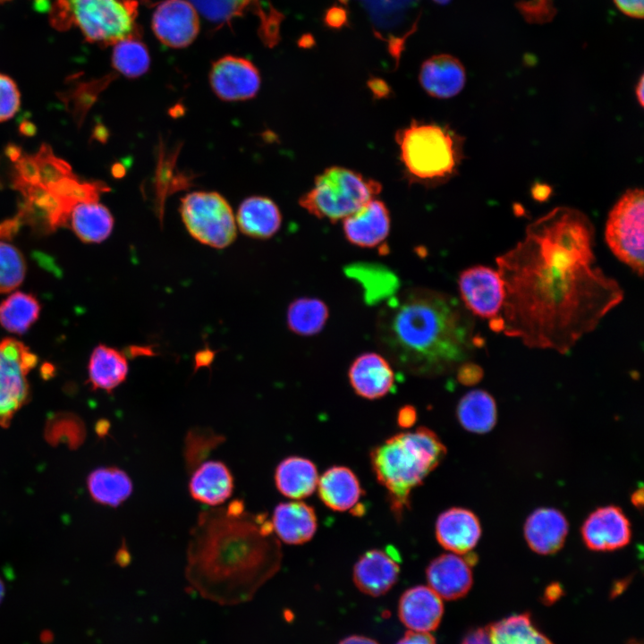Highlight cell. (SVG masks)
I'll use <instances>...</instances> for the list:
<instances>
[{
  "mask_svg": "<svg viewBox=\"0 0 644 644\" xmlns=\"http://www.w3.org/2000/svg\"><path fill=\"white\" fill-rule=\"evenodd\" d=\"M595 229L581 211L557 207L496 258L504 286L500 331L532 349L568 353L623 300L597 264Z\"/></svg>",
  "mask_w": 644,
  "mask_h": 644,
  "instance_id": "cell-1",
  "label": "cell"
},
{
  "mask_svg": "<svg viewBox=\"0 0 644 644\" xmlns=\"http://www.w3.org/2000/svg\"><path fill=\"white\" fill-rule=\"evenodd\" d=\"M280 543L266 513L241 500L201 512L190 533L185 577L203 598L220 606L250 601L279 570Z\"/></svg>",
  "mask_w": 644,
  "mask_h": 644,
  "instance_id": "cell-2",
  "label": "cell"
},
{
  "mask_svg": "<svg viewBox=\"0 0 644 644\" xmlns=\"http://www.w3.org/2000/svg\"><path fill=\"white\" fill-rule=\"evenodd\" d=\"M381 346L400 368L438 376L469 361L483 345L474 316L447 293L414 289L389 300L378 320Z\"/></svg>",
  "mask_w": 644,
  "mask_h": 644,
  "instance_id": "cell-3",
  "label": "cell"
},
{
  "mask_svg": "<svg viewBox=\"0 0 644 644\" xmlns=\"http://www.w3.org/2000/svg\"><path fill=\"white\" fill-rule=\"evenodd\" d=\"M445 454L441 439L426 427L397 433L371 450L373 472L386 489L395 517L401 518L410 508L412 491L422 485Z\"/></svg>",
  "mask_w": 644,
  "mask_h": 644,
  "instance_id": "cell-4",
  "label": "cell"
},
{
  "mask_svg": "<svg viewBox=\"0 0 644 644\" xmlns=\"http://www.w3.org/2000/svg\"><path fill=\"white\" fill-rule=\"evenodd\" d=\"M394 139L410 182L425 186L443 182L457 171L462 158L461 138L436 123L413 120L398 130Z\"/></svg>",
  "mask_w": 644,
  "mask_h": 644,
  "instance_id": "cell-5",
  "label": "cell"
},
{
  "mask_svg": "<svg viewBox=\"0 0 644 644\" xmlns=\"http://www.w3.org/2000/svg\"><path fill=\"white\" fill-rule=\"evenodd\" d=\"M138 10V0H55L49 21L57 30L75 28L88 42L106 47L141 37Z\"/></svg>",
  "mask_w": 644,
  "mask_h": 644,
  "instance_id": "cell-6",
  "label": "cell"
},
{
  "mask_svg": "<svg viewBox=\"0 0 644 644\" xmlns=\"http://www.w3.org/2000/svg\"><path fill=\"white\" fill-rule=\"evenodd\" d=\"M379 182L353 170L331 166L318 174L299 203L310 215L336 222L357 211L380 193Z\"/></svg>",
  "mask_w": 644,
  "mask_h": 644,
  "instance_id": "cell-7",
  "label": "cell"
},
{
  "mask_svg": "<svg viewBox=\"0 0 644 644\" xmlns=\"http://www.w3.org/2000/svg\"><path fill=\"white\" fill-rule=\"evenodd\" d=\"M644 193L626 191L608 214L605 240L612 253L640 277L643 275Z\"/></svg>",
  "mask_w": 644,
  "mask_h": 644,
  "instance_id": "cell-8",
  "label": "cell"
},
{
  "mask_svg": "<svg viewBox=\"0 0 644 644\" xmlns=\"http://www.w3.org/2000/svg\"><path fill=\"white\" fill-rule=\"evenodd\" d=\"M180 213L189 233L200 243L224 249L236 238L232 208L217 192L186 195L181 201Z\"/></svg>",
  "mask_w": 644,
  "mask_h": 644,
  "instance_id": "cell-9",
  "label": "cell"
},
{
  "mask_svg": "<svg viewBox=\"0 0 644 644\" xmlns=\"http://www.w3.org/2000/svg\"><path fill=\"white\" fill-rule=\"evenodd\" d=\"M37 363V355L22 342L12 337L0 341L1 428H8L16 412L30 401L27 376Z\"/></svg>",
  "mask_w": 644,
  "mask_h": 644,
  "instance_id": "cell-10",
  "label": "cell"
},
{
  "mask_svg": "<svg viewBox=\"0 0 644 644\" xmlns=\"http://www.w3.org/2000/svg\"><path fill=\"white\" fill-rule=\"evenodd\" d=\"M206 20L217 26L229 24L234 19L251 13L259 21L258 33L267 47H274L280 39L284 13L264 0H189Z\"/></svg>",
  "mask_w": 644,
  "mask_h": 644,
  "instance_id": "cell-11",
  "label": "cell"
},
{
  "mask_svg": "<svg viewBox=\"0 0 644 644\" xmlns=\"http://www.w3.org/2000/svg\"><path fill=\"white\" fill-rule=\"evenodd\" d=\"M458 287L462 302L471 315L489 319V324L500 318L504 286L497 269L470 267L459 275Z\"/></svg>",
  "mask_w": 644,
  "mask_h": 644,
  "instance_id": "cell-12",
  "label": "cell"
},
{
  "mask_svg": "<svg viewBox=\"0 0 644 644\" xmlns=\"http://www.w3.org/2000/svg\"><path fill=\"white\" fill-rule=\"evenodd\" d=\"M198 11L189 0H165L155 9L151 27L165 46L183 48L191 45L199 31Z\"/></svg>",
  "mask_w": 644,
  "mask_h": 644,
  "instance_id": "cell-13",
  "label": "cell"
},
{
  "mask_svg": "<svg viewBox=\"0 0 644 644\" xmlns=\"http://www.w3.org/2000/svg\"><path fill=\"white\" fill-rule=\"evenodd\" d=\"M209 82L216 95L223 100H246L255 97L258 91L260 75L248 59L225 55L213 64Z\"/></svg>",
  "mask_w": 644,
  "mask_h": 644,
  "instance_id": "cell-14",
  "label": "cell"
},
{
  "mask_svg": "<svg viewBox=\"0 0 644 644\" xmlns=\"http://www.w3.org/2000/svg\"><path fill=\"white\" fill-rule=\"evenodd\" d=\"M581 537L588 548L613 551L629 544L631 523L623 510L615 505L596 509L584 521Z\"/></svg>",
  "mask_w": 644,
  "mask_h": 644,
  "instance_id": "cell-15",
  "label": "cell"
},
{
  "mask_svg": "<svg viewBox=\"0 0 644 644\" xmlns=\"http://www.w3.org/2000/svg\"><path fill=\"white\" fill-rule=\"evenodd\" d=\"M399 573V555L394 548H376L368 550L360 556L354 564L352 578L361 592L378 597L394 585Z\"/></svg>",
  "mask_w": 644,
  "mask_h": 644,
  "instance_id": "cell-16",
  "label": "cell"
},
{
  "mask_svg": "<svg viewBox=\"0 0 644 644\" xmlns=\"http://www.w3.org/2000/svg\"><path fill=\"white\" fill-rule=\"evenodd\" d=\"M480 536L479 520L468 509L449 508L436 519V540L445 549L453 554L465 555L475 547Z\"/></svg>",
  "mask_w": 644,
  "mask_h": 644,
  "instance_id": "cell-17",
  "label": "cell"
},
{
  "mask_svg": "<svg viewBox=\"0 0 644 644\" xmlns=\"http://www.w3.org/2000/svg\"><path fill=\"white\" fill-rule=\"evenodd\" d=\"M354 392L368 400L386 395L394 385V373L389 361L376 352L359 355L348 371Z\"/></svg>",
  "mask_w": 644,
  "mask_h": 644,
  "instance_id": "cell-18",
  "label": "cell"
},
{
  "mask_svg": "<svg viewBox=\"0 0 644 644\" xmlns=\"http://www.w3.org/2000/svg\"><path fill=\"white\" fill-rule=\"evenodd\" d=\"M390 214L386 204L373 199L343 219L346 239L359 247L371 248L381 243L390 231Z\"/></svg>",
  "mask_w": 644,
  "mask_h": 644,
  "instance_id": "cell-19",
  "label": "cell"
},
{
  "mask_svg": "<svg viewBox=\"0 0 644 644\" xmlns=\"http://www.w3.org/2000/svg\"><path fill=\"white\" fill-rule=\"evenodd\" d=\"M320 500L333 511L360 514L364 491L356 474L346 466L335 465L324 471L318 482Z\"/></svg>",
  "mask_w": 644,
  "mask_h": 644,
  "instance_id": "cell-20",
  "label": "cell"
},
{
  "mask_svg": "<svg viewBox=\"0 0 644 644\" xmlns=\"http://www.w3.org/2000/svg\"><path fill=\"white\" fill-rule=\"evenodd\" d=\"M467 559L456 554H443L427 567L429 588L440 597L453 600L465 596L472 585V573Z\"/></svg>",
  "mask_w": 644,
  "mask_h": 644,
  "instance_id": "cell-21",
  "label": "cell"
},
{
  "mask_svg": "<svg viewBox=\"0 0 644 644\" xmlns=\"http://www.w3.org/2000/svg\"><path fill=\"white\" fill-rule=\"evenodd\" d=\"M419 80L423 89L431 97L445 99L459 94L466 82L462 64L454 56L441 54L424 61Z\"/></svg>",
  "mask_w": 644,
  "mask_h": 644,
  "instance_id": "cell-22",
  "label": "cell"
},
{
  "mask_svg": "<svg viewBox=\"0 0 644 644\" xmlns=\"http://www.w3.org/2000/svg\"><path fill=\"white\" fill-rule=\"evenodd\" d=\"M443 611L441 597L426 586L407 589L399 603L401 621L414 631L429 632L435 630L441 621Z\"/></svg>",
  "mask_w": 644,
  "mask_h": 644,
  "instance_id": "cell-23",
  "label": "cell"
},
{
  "mask_svg": "<svg viewBox=\"0 0 644 644\" xmlns=\"http://www.w3.org/2000/svg\"><path fill=\"white\" fill-rule=\"evenodd\" d=\"M568 529V521L560 511L539 508L526 520L524 537L531 550L540 555H550L564 546Z\"/></svg>",
  "mask_w": 644,
  "mask_h": 644,
  "instance_id": "cell-24",
  "label": "cell"
},
{
  "mask_svg": "<svg viewBox=\"0 0 644 644\" xmlns=\"http://www.w3.org/2000/svg\"><path fill=\"white\" fill-rule=\"evenodd\" d=\"M271 524L274 533L282 541L301 545L314 537L318 519L312 506L301 501H290L275 507Z\"/></svg>",
  "mask_w": 644,
  "mask_h": 644,
  "instance_id": "cell-25",
  "label": "cell"
},
{
  "mask_svg": "<svg viewBox=\"0 0 644 644\" xmlns=\"http://www.w3.org/2000/svg\"><path fill=\"white\" fill-rule=\"evenodd\" d=\"M233 490V477L220 461H206L196 467L189 481L191 497L209 506L226 501Z\"/></svg>",
  "mask_w": 644,
  "mask_h": 644,
  "instance_id": "cell-26",
  "label": "cell"
},
{
  "mask_svg": "<svg viewBox=\"0 0 644 644\" xmlns=\"http://www.w3.org/2000/svg\"><path fill=\"white\" fill-rule=\"evenodd\" d=\"M318 478L314 462L301 456L282 460L274 475L277 490L283 496L296 500L311 496L317 489Z\"/></svg>",
  "mask_w": 644,
  "mask_h": 644,
  "instance_id": "cell-27",
  "label": "cell"
},
{
  "mask_svg": "<svg viewBox=\"0 0 644 644\" xmlns=\"http://www.w3.org/2000/svg\"><path fill=\"white\" fill-rule=\"evenodd\" d=\"M281 223L278 207L267 197L252 196L244 199L237 212V224L242 233L256 239L272 237Z\"/></svg>",
  "mask_w": 644,
  "mask_h": 644,
  "instance_id": "cell-28",
  "label": "cell"
},
{
  "mask_svg": "<svg viewBox=\"0 0 644 644\" xmlns=\"http://www.w3.org/2000/svg\"><path fill=\"white\" fill-rule=\"evenodd\" d=\"M128 372V361L122 352L105 344L94 348L88 365L89 382L94 390L111 393L125 381Z\"/></svg>",
  "mask_w": 644,
  "mask_h": 644,
  "instance_id": "cell-29",
  "label": "cell"
},
{
  "mask_svg": "<svg viewBox=\"0 0 644 644\" xmlns=\"http://www.w3.org/2000/svg\"><path fill=\"white\" fill-rule=\"evenodd\" d=\"M68 220L75 234L86 243L105 241L114 227L112 214L98 201L77 203L72 208Z\"/></svg>",
  "mask_w": 644,
  "mask_h": 644,
  "instance_id": "cell-30",
  "label": "cell"
},
{
  "mask_svg": "<svg viewBox=\"0 0 644 644\" xmlns=\"http://www.w3.org/2000/svg\"><path fill=\"white\" fill-rule=\"evenodd\" d=\"M87 487L91 498L103 505L117 507L132 493L129 475L114 466L100 467L89 473Z\"/></svg>",
  "mask_w": 644,
  "mask_h": 644,
  "instance_id": "cell-31",
  "label": "cell"
},
{
  "mask_svg": "<svg viewBox=\"0 0 644 644\" xmlns=\"http://www.w3.org/2000/svg\"><path fill=\"white\" fill-rule=\"evenodd\" d=\"M456 414L464 429L476 434H484L496 425V403L494 397L487 391L474 389L461 398Z\"/></svg>",
  "mask_w": 644,
  "mask_h": 644,
  "instance_id": "cell-32",
  "label": "cell"
},
{
  "mask_svg": "<svg viewBox=\"0 0 644 644\" xmlns=\"http://www.w3.org/2000/svg\"><path fill=\"white\" fill-rule=\"evenodd\" d=\"M328 316V308L323 301L311 297L298 298L288 306L287 326L298 335L311 336L324 328Z\"/></svg>",
  "mask_w": 644,
  "mask_h": 644,
  "instance_id": "cell-33",
  "label": "cell"
},
{
  "mask_svg": "<svg viewBox=\"0 0 644 644\" xmlns=\"http://www.w3.org/2000/svg\"><path fill=\"white\" fill-rule=\"evenodd\" d=\"M39 312L40 305L35 296L15 292L0 304V325L11 333L21 335L37 321Z\"/></svg>",
  "mask_w": 644,
  "mask_h": 644,
  "instance_id": "cell-34",
  "label": "cell"
},
{
  "mask_svg": "<svg viewBox=\"0 0 644 644\" xmlns=\"http://www.w3.org/2000/svg\"><path fill=\"white\" fill-rule=\"evenodd\" d=\"M491 644H553L533 625L528 614L512 615L488 628Z\"/></svg>",
  "mask_w": 644,
  "mask_h": 644,
  "instance_id": "cell-35",
  "label": "cell"
},
{
  "mask_svg": "<svg viewBox=\"0 0 644 644\" xmlns=\"http://www.w3.org/2000/svg\"><path fill=\"white\" fill-rule=\"evenodd\" d=\"M345 273L361 284L365 299L370 303L378 302L391 296L398 287L394 275L378 265H352L346 268Z\"/></svg>",
  "mask_w": 644,
  "mask_h": 644,
  "instance_id": "cell-36",
  "label": "cell"
},
{
  "mask_svg": "<svg viewBox=\"0 0 644 644\" xmlns=\"http://www.w3.org/2000/svg\"><path fill=\"white\" fill-rule=\"evenodd\" d=\"M140 38H128L114 45L112 64L127 78H138L149 68L150 56Z\"/></svg>",
  "mask_w": 644,
  "mask_h": 644,
  "instance_id": "cell-37",
  "label": "cell"
},
{
  "mask_svg": "<svg viewBox=\"0 0 644 644\" xmlns=\"http://www.w3.org/2000/svg\"><path fill=\"white\" fill-rule=\"evenodd\" d=\"M225 437L210 428L194 427L188 430L183 457L189 472L192 471L224 441Z\"/></svg>",
  "mask_w": 644,
  "mask_h": 644,
  "instance_id": "cell-38",
  "label": "cell"
},
{
  "mask_svg": "<svg viewBox=\"0 0 644 644\" xmlns=\"http://www.w3.org/2000/svg\"><path fill=\"white\" fill-rule=\"evenodd\" d=\"M25 274L26 262L21 252L13 245L0 241V293L17 288Z\"/></svg>",
  "mask_w": 644,
  "mask_h": 644,
  "instance_id": "cell-39",
  "label": "cell"
},
{
  "mask_svg": "<svg viewBox=\"0 0 644 644\" xmlns=\"http://www.w3.org/2000/svg\"><path fill=\"white\" fill-rule=\"evenodd\" d=\"M21 96L14 80L0 73V122L11 119L19 110Z\"/></svg>",
  "mask_w": 644,
  "mask_h": 644,
  "instance_id": "cell-40",
  "label": "cell"
},
{
  "mask_svg": "<svg viewBox=\"0 0 644 644\" xmlns=\"http://www.w3.org/2000/svg\"><path fill=\"white\" fill-rule=\"evenodd\" d=\"M419 19V15L418 16L417 20L413 22L411 28L402 37L389 36L388 38H384L380 33H378L376 30H373L375 37H377L378 39H380L382 41L386 42L387 50H388L389 54L393 56V58H394L396 66H398L402 53L405 48L406 39L411 35H412L418 29Z\"/></svg>",
  "mask_w": 644,
  "mask_h": 644,
  "instance_id": "cell-41",
  "label": "cell"
},
{
  "mask_svg": "<svg viewBox=\"0 0 644 644\" xmlns=\"http://www.w3.org/2000/svg\"><path fill=\"white\" fill-rule=\"evenodd\" d=\"M323 22L330 30H341L349 26V13L345 8L334 4L326 10Z\"/></svg>",
  "mask_w": 644,
  "mask_h": 644,
  "instance_id": "cell-42",
  "label": "cell"
},
{
  "mask_svg": "<svg viewBox=\"0 0 644 644\" xmlns=\"http://www.w3.org/2000/svg\"><path fill=\"white\" fill-rule=\"evenodd\" d=\"M483 377V369L479 365L469 361L461 364L457 368L458 381L465 386L478 384Z\"/></svg>",
  "mask_w": 644,
  "mask_h": 644,
  "instance_id": "cell-43",
  "label": "cell"
},
{
  "mask_svg": "<svg viewBox=\"0 0 644 644\" xmlns=\"http://www.w3.org/2000/svg\"><path fill=\"white\" fill-rule=\"evenodd\" d=\"M614 3L624 14L634 18L643 17V0H614Z\"/></svg>",
  "mask_w": 644,
  "mask_h": 644,
  "instance_id": "cell-44",
  "label": "cell"
},
{
  "mask_svg": "<svg viewBox=\"0 0 644 644\" xmlns=\"http://www.w3.org/2000/svg\"><path fill=\"white\" fill-rule=\"evenodd\" d=\"M396 644H436V641L428 632L410 631Z\"/></svg>",
  "mask_w": 644,
  "mask_h": 644,
  "instance_id": "cell-45",
  "label": "cell"
},
{
  "mask_svg": "<svg viewBox=\"0 0 644 644\" xmlns=\"http://www.w3.org/2000/svg\"><path fill=\"white\" fill-rule=\"evenodd\" d=\"M461 644H491L488 629L478 628L469 631Z\"/></svg>",
  "mask_w": 644,
  "mask_h": 644,
  "instance_id": "cell-46",
  "label": "cell"
},
{
  "mask_svg": "<svg viewBox=\"0 0 644 644\" xmlns=\"http://www.w3.org/2000/svg\"><path fill=\"white\" fill-rule=\"evenodd\" d=\"M417 419V412L414 407L406 405L402 407L397 413V424L402 428H409L413 426Z\"/></svg>",
  "mask_w": 644,
  "mask_h": 644,
  "instance_id": "cell-47",
  "label": "cell"
},
{
  "mask_svg": "<svg viewBox=\"0 0 644 644\" xmlns=\"http://www.w3.org/2000/svg\"><path fill=\"white\" fill-rule=\"evenodd\" d=\"M368 85L370 88V89L377 94L379 97H382L383 95H386V93L388 92V86L383 80L379 78H371L368 81Z\"/></svg>",
  "mask_w": 644,
  "mask_h": 644,
  "instance_id": "cell-48",
  "label": "cell"
},
{
  "mask_svg": "<svg viewBox=\"0 0 644 644\" xmlns=\"http://www.w3.org/2000/svg\"><path fill=\"white\" fill-rule=\"evenodd\" d=\"M339 644H378L377 641L363 636H350L343 639Z\"/></svg>",
  "mask_w": 644,
  "mask_h": 644,
  "instance_id": "cell-49",
  "label": "cell"
},
{
  "mask_svg": "<svg viewBox=\"0 0 644 644\" xmlns=\"http://www.w3.org/2000/svg\"><path fill=\"white\" fill-rule=\"evenodd\" d=\"M297 43L301 48H311L316 45L315 38L311 33L302 34Z\"/></svg>",
  "mask_w": 644,
  "mask_h": 644,
  "instance_id": "cell-50",
  "label": "cell"
},
{
  "mask_svg": "<svg viewBox=\"0 0 644 644\" xmlns=\"http://www.w3.org/2000/svg\"><path fill=\"white\" fill-rule=\"evenodd\" d=\"M643 89H644L643 76H641L637 84L636 90H635L636 97H637V100L640 103V106H644V90H643Z\"/></svg>",
  "mask_w": 644,
  "mask_h": 644,
  "instance_id": "cell-51",
  "label": "cell"
},
{
  "mask_svg": "<svg viewBox=\"0 0 644 644\" xmlns=\"http://www.w3.org/2000/svg\"><path fill=\"white\" fill-rule=\"evenodd\" d=\"M631 502L635 506L640 508L643 503V491L642 488L636 490L631 496Z\"/></svg>",
  "mask_w": 644,
  "mask_h": 644,
  "instance_id": "cell-52",
  "label": "cell"
},
{
  "mask_svg": "<svg viewBox=\"0 0 644 644\" xmlns=\"http://www.w3.org/2000/svg\"><path fill=\"white\" fill-rule=\"evenodd\" d=\"M559 594H560V587L555 585V586H552L551 588H549L547 590L546 597H547L548 600H553V599L557 598Z\"/></svg>",
  "mask_w": 644,
  "mask_h": 644,
  "instance_id": "cell-53",
  "label": "cell"
},
{
  "mask_svg": "<svg viewBox=\"0 0 644 644\" xmlns=\"http://www.w3.org/2000/svg\"><path fill=\"white\" fill-rule=\"evenodd\" d=\"M10 0H0V4ZM37 4H41L42 5L48 4L51 0H33Z\"/></svg>",
  "mask_w": 644,
  "mask_h": 644,
  "instance_id": "cell-54",
  "label": "cell"
},
{
  "mask_svg": "<svg viewBox=\"0 0 644 644\" xmlns=\"http://www.w3.org/2000/svg\"><path fill=\"white\" fill-rule=\"evenodd\" d=\"M4 595V586L2 580H0V602L2 601Z\"/></svg>",
  "mask_w": 644,
  "mask_h": 644,
  "instance_id": "cell-55",
  "label": "cell"
},
{
  "mask_svg": "<svg viewBox=\"0 0 644 644\" xmlns=\"http://www.w3.org/2000/svg\"><path fill=\"white\" fill-rule=\"evenodd\" d=\"M433 1H435L436 3L440 4H445L450 2V0H433Z\"/></svg>",
  "mask_w": 644,
  "mask_h": 644,
  "instance_id": "cell-56",
  "label": "cell"
},
{
  "mask_svg": "<svg viewBox=\"0 0 644 644\" xmlns=\"http://www.w3.org/2000/svg\"><path fill=\"white\" fill-rule=\"evenodd\" d=\"M342 4H348L350 0H338Z\"/></svg>",
  "mask_w": 644,
  "mask_h": 644,
  "instance_id": "cell-57",
  "label": "cell"
},
{
  "mask_svg": "<svg viewBox=\"0 0 644 644\" xmlns=\"http://www.w3.org/2000/svg\"><path fill=\"white\" fill-rule=\"evenodd\" d=\"M631 644H637V643L635 642V643H631Z\"/></svg>",
  "mask_w": 644,
  "mask_h": 644,
  "instance_id": "cell-58",
  "label": "cell"
}]
</instances>
